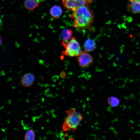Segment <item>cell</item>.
Instances as JSON below:
<instances>
[{"label": "cell", "instance_id": "obj_7", "mask_svg": "<svg viewBox=\"0 0 140 140\" xmlns=\"http://www.w3.org/2000/svg\"><path fill=\"white\" fill-rule=\"evenodd\" d=\"M72 31L71 29H66L63 30L61 33L62 41V45L64 46L72 38Z\"/></svg>", "mask_w": 140, "mask_h": 140}, {"label": "cell", "instance_id": "obj_2", "mask_svg": "<svg viewBox=\"0 0 140 140\" xmlns=\"http://www.w3.org/2000/svg\"><path fill=\"white\" fill-rule=\"evenodd\" d=\"M67 116L63 123L62 130L64 132H74L82 120V115L74 108L69 109L66 111Z\"/></svg>", "mask_w": 140, "mask_h": 140}, {"label": "cell", "instance_id": "obj_13", "mask_svg": "<svg viewBox=\"0 0 140 140\" xmlns=\"http://www.w3.org/2000/svg\"><path fill=\"white\" fill-rule=\"evenodd\" d=\"M24 138L25 140H34L35 135L33 131L32 130L28 131L26 133Z\"/></svg>", "mask_w": 140, "mask_h": 140}, {"label": "cell", "instance_id": "obj_12", "mask_svg": "<svg viewBox=\"0 0 140 140\" xmlns=\"http://www.w3.org/2000/svg\"><path fill=\"white\" fill-rule=\"evenodd\" d=\"M108 104L111 106L115 107L118 106L120 102V100L117 97L114 96H111L107 99Z\"/></svg>", "mask_w": 140, "mask_h": 140}, {"label": "cell", "instance_id": "obj_4", "mask_svg": "<svg viewBox=\"0 0 140 140\" xmlns=\"http://www.w3.org/2000/svg\"><path fill=\"white\" fill-rule=\"evenodd\" d=\"M93 1V0H62L64 7L72 11L81 6L88 5Z\"/></svg>", "mask_w": 140, "mask_h": 140}, {"label": "cell", "instance_id": "obj_8", "mask_svg": "<svg viewBox=\"0 0 140 140\" xmlns=\"http://www.w3.org/2000/svg\"><path fill=\"white\" fill-rule=\"evenodd\" d=\"M50 13L54 19L59 18L61 15L62 11L60 7L54 5L50 9Z\"/></svg>", "mask_w": 140, "mask_h": 140}, {"label": "cell", "instance_id": "obj_10", "mask_svg": "<svg viewBox=\"0 0 140 140\" xmlns=\"http://www.w3.org/2000/svg\"><path fill=\"white\" fill-rule=\"evenodd\" d=\"M128 7L129 9L134 13L140 12V0H136L131 2Z\"/></svg>", "mask_w": 140, "mask_h": 140}, {"label": "cell", "instance_id": "obj_9", "mask_svg": "<svg viewBox=\"0 0 140 140\" xmlns=\"http://www.w3.org/2000/svg\"><path fill=\"white\" fill-rule=\"evenodd\" d=\"M39 4L36 0H25L24 2V6L26 9L33 11L37 7Z\"/></svg>", "mask_w": 140, "mask_h": 140}, {"label": "cell", "instance_id": "obj_1", "mask_svg": "<svg viewBox=\"0 0 140 140\" xmlns=\"http://www.w3.org/2000/svg\"><path fill=\"white\" fill-rule=\"evenodd\" d=\"M69 17L73 20V25L75 28L83 29L89 27L92 24L94 13L88 5H87L73 11Z\"/></svg>", "mask_w": 140, "mask_h": 140}, {"label": "cell", "instance_id": "obj_5", "mask_svg": "<svg viewBox=\"0 0 140 140\" xmlns=\"http://www.w3.org/2000/svg\"><path fill=\"white\" fill-rule=\"evenodd\" d=\"M78 61L80 66L82 67H86L92 63L93 59L87 52L82 51L79 56Z\"/></svg>", "mask_w": 140, "mask_h": 140}, {"label": "cell", "instance_id": "obj_14", "mask_svg": "<svg viewBox=\"0 0 140 140\" xmlns=\"http://www.w3.org/2000/svg\"><path fill=\"white\" fill-rule=\"evenodd\" d=\"M36 0L37 1V2L38 3H39L42 2H44L46 0Z\"/></svg>", "mask_w": 140, "mask_h": 140}, {"label": "cell", "instance_id": "obj_15", "mask_svg": "<svg viewBox=\"0 0 140 140\" xmlns=\"http://www.w3.org/2000/svg\"><path fill=\"white\" fill-rule=\"evenodd\" d=\"M2 38L1 37V36H0V44H1V43H2Z\"/></svg>", "mask_w": 140, "mask_h": 140}, {"label": "cell", "instance_id": "obj_6", "mask_svg": "<svg viewBox=\"0 0 140 140\" xmlns=\"http://www.w3.org/2000/svg\"><path fill=\"white\" fill-rule=\"evenodd\" d=\"M35 80V77L32 73H28L24 74L21 79L22 86L25 87H30L32 86Z\"/></svg>", "mask_w": 140, "mask_h": 140}, {"label": "cell", "instance_id": "obj_16", "mask_svg": "<svg viewBox=\"0 0 140 140\" xmlns=\"http://www.w3.org/2000/svg\"><path fill=\"white\" fill-rule=\"evenodd\" d=\"M128 0L130 1L131 2H132L133 1H135L136 0Z\"/></svg>", "mask_w": 140, "mask_h": 140}, {"label": "cell", "instance_id": "obj_3", "mask_svg": "<svg viewBox=\"0 0 140 140\" xmlns=\"http://www.w3.org/2000/svg\"><path fill=\"white\" fill-rule=\"evenodd\" d=\"M64 47L62 53L70 57L79 56L82 52L79 43L74 37Z\"/></svg>", "mask_w": 140, "mask_h": 140}, {"label": "cell", "instance_id": "obj_11", "mask_svg": "<svg viewBox=\"0 0 140 140\" xmlns=\"http://www.w3.org/2000/svg\"><path fill=\"white\" fill-rule=\"evenodd\" d=\"M96 44L93 40L88 39L86 40L84 44L85 51L87 52L93 51L95 48Z\"/></svg>", "mask_w": 140, "mask_h": 140}]
</instances>
